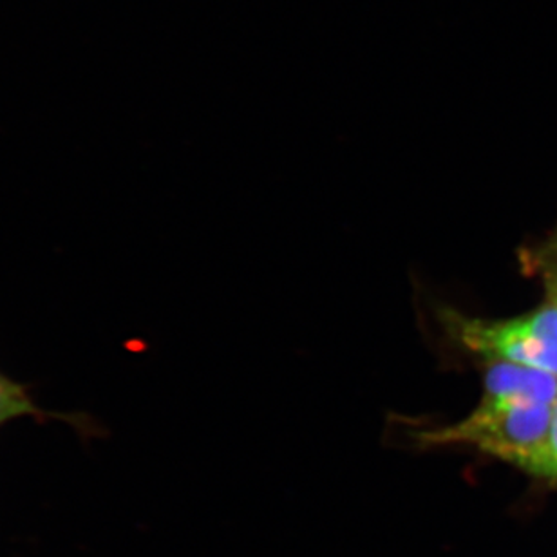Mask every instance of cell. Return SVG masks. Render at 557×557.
I'll use <instances>...</instances> for the list:
<instances>
[{"instance_id":"cell-1","label":"cell","mask_w":557,"mask_h":557,"mask_svg":"<svg viewBox=\"0 0 557 557\" xmlns=\"http://www.w3.org/2000/svg\"><path fill=\"white\" fill-rule=\"evenodd\" d=\"M554 406L504 404L483 398L460 422L418 434L423 447L466 445L543 478Z\"/></svg>"},{"instance_id":"cell-2","label":"cell","mask_w":557,"mask_h":557,"mask_svg":"<svg viewBox=\"0 0 557 557\" xmlns=\"http://www.w3.org/2000/svg\"><path fill=\"white\" fill-rule=\"evenodd\" d=\"M440 322L458 346L485 362H510L557 376V305L550 300L510 319H482L442 308Z\"/></svg>"},{"instance_id":"cell-3","label":"cell","mask_w":557,"mask_h":557,"mask_svg":"<svg viewBox=\"0 0 557 557\" xmlns=\"http://www.w3.org/2000/svg\"><path fill=\"white\" fill-rule=\"evenodd\" d=\"M482 397L504 404L554 406L557 376L536 368L488 360L485 362Z\"/></svg>"},{"instance_id":"cell-4","label":"cell","mask_w":557,"mask_h":557,"mask_svg":"<svg viewBox=\"0 0 557 557\" xmlns=\"http://www.w3.org/2000/svg\"><path fill=\"white\" fill-rule=\"evenodd\" d=\"M520 258L527 274L540 278L547 300L557 305V226L542 242L523 248Z\"/></svg>"},{"instance_id":"cell-5","label":"cell","mask_w":557,"mask_h":557,"mask_svg":"<svg viewBox=\"0 0 557 557\" xmlns=\"http://www.w3.org/2000/svg\"><path fill=\"white\" fill-rule=\"evenodd\" d=\"M21 417H48L33 403L26 386L0 371V428Z\"/></svg>"},{"instance_id":"cell-6","label":"cell","mask_w":557,"mask_h":557,"mask_svg":"<svg viewBox=\"0 0 557 557\" xmlns=\"http://www.w3.org/2000/svg\"><path fill=\"white\" fill-rule=\"evenodd\" d=\"M543 478H545V480H553V482H557V398L556 403H554L553 429H550L547 466H545Z\"/></svg>"}]
</instances>
